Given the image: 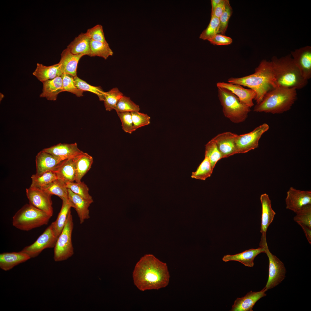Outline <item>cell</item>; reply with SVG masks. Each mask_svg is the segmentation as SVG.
<instances>
[{"label": "cell", "instance_id": "cell-7", "mask_svg": "<svg viewBox=\"0 0 311 311\" xmlns=\"http://www.w3.org/2000/svg\"><path fill=\"white\" fill-rule=\"evenodd\" d=\"M73 228V222L70 211L65 226L54 248V259L55 261H65L73 255L74 249L72 241Z\"/></svg>", "mask_w": 311, "mask_h": 311}, {"label": "cell", "instance_id": "cell-32", "mask_svg": "<svg viewBox=\"0 0 311 311\" xmlns=\"http://www.w3.org/2000/svg\"><path fill=\"white\" fill-rule=\"evenodd\" d=\"M213 169L209 159L205 157L203 161L195 172H192L191 178L196 179L205 180L211 177Z\"/></svg>", "mask_w": 311, "mask_h": 311}, {"label": "cell", "instance_id": "cell-34", "mask_svg": "<svg viewBox=\"0 0 311 311\" xmlns=\"http://www.w3.org/2000/svg\"><path fill=\"white\" fill-rule=\"evenodd\" d=\"M73 79L75 84L78 89L84 91L93 93L98 96L100 100L104 101L105 92L100 86H91L77 76L73 77Z\"/></svg>", "mask_w": 311, "mask_h": 311}, {"label": "cell", "instance_id": "cell-43", "mask_svg": "<svg viewBox=\"0 0 311 311\" xmlns=\"http://www.w3.org/2000/svg\"><path fill=\"white\" fill-rule=\"evenodd\" d=\"M134 131L150 124V117L147 114L139 111L131 112Z\"/></svg>", "mask_w": 311, "mask_h": 311}, {"label": "cell", "instance_id": "cell-19", "mask_svg": "<svg viewBox=\"0 0 311 311\" xmlns=\"http://www.w3.org/2000/svg\"><path fill=\"white\" fill-rule=\"evenodd\" d=\"M43 151L50 153L62 160L73 158L83 151L78 148L76 143L71 144L60 143Z\"/></svg>", "mask_w": 311, "mask_h": 311}, {"label": "cell", "instance_id": "cell-8", "mask_svg": "<svg viewBox=\"0 0 311 311\" xmlns=\"http://www.w3.org/2000/svg\"><path fill=\"white\" fill-rule=\"evenodd\" d=\"M264 248L269 259L268 279L265 287L267 291L280 284L285 278L286 270L283 263L270 251L267 244Z\"/></svg>", "mask_w": 311, "mask_h": 311}, {"label": "cell", "instance_id": "cell-42", "mask_svg": "<svg viewBox=\"0 0 311 311\" xmlns=\"http://www.w3.org/2000/svg\"><path fill=\"white\" fill-rule=\"evenodd\" d=\"M232 13V8L230 4L229 1L227 0L225 9L219 18V25L218 34L224 35Z\"/></svg>", "mask_w": 311, "mask_h": 311}, {"label": "cell", "instance_id": "cell-12", "mask_svg": "<svg viewBox=\"0 0 311 311\" xmlns=\"http://www.w3.org/2000/svg\"><path fill=\"white\" fill-rule=\"evenodd\" d=\"M285 200L286 208L296 213L304 206L311 204V191L291 187L287 192Z\"/></svg>", "mask_w": 311, "mask_h": 311}, {"label": "cell", "instance_id": "cell-22", "mask_svg": "<svg viewBox=\"0 0 311 311\" xmlns=\"http://www.w3.org/2000/svg\"><path fill=\"white\" fill-rule=\"evenodd\" d=\"M262 253H265L264 248L259 247L257 249H251L235 255H226L222 259L225 262L236 261L240 262L246 266L253 267L254 266L255 258Z\"/></svg>", "mask_w": 311, "mask_h": 311}, {"label": "cell", "instance_id": "cell-27", "mask_svg": "<svg viewBox=\"0 0 311 311\" xmlns=\"http://www.w3.org/2000/svg\"><path fill=\"white\" fill-rule=\"evenodd\" d=\"M91 39L87 33H81L68 45V48L74 54H82L90 56Z\"/></svg>", "mask_w": 311, "mask_h": 311}, {"label": "cell", "instance_id": "cell-38", "mask_svg": "<svg viewBox=\"0 0 311 311\" xmlns=\"http://www.w3.org/2000/svg\"><path fill=\"white\" fill-rule=\"evenodd\" d=\"M63 92L71 93L77 97L83 96V91L78 89L76 86L74 81L73 77L67 73H63L61 76Z\"/></svg>", "mask_w": 311, "mask_h": 311}, {"label": "cell", "instance_id": "cell-13", "mask_svg": "<svg viewBox=\"0 0 311 311\" xmlns=\"http://www.w3.org/2000/svg\"><path fill=\"white\" fill-rule=\"evenodd\" d=\"M260 200L262 206V215L260 232L261 234L259 244L261 247L267 244L266 238V232L268 227L272 222L276 213L272 207L271 200L269 196L266 194H261Z\"/></svg>", "mask_w": 311, "mask_h": 311}, {"label": "cell", "instance_id": "cell-36", "mask_svg": "<svg viewBox=\"0 0 311 311\" xmlns=\"http://www.w3.org/2000/svg\"><path fill=\"white\" fill-rule=\"evenodd\" d=\"M205 157L209 159L213 169L218 161L222 158L216 144L212 139L205 145Z\"/></svg>", "mask_w": 311, "mask_h": 311}, {"label": "cell", "instance_id": "cell-49", "mask_svg": "<svg viewBox=\"0 0 311 311\" xmlns=\"http://www.w3.org/2000/svg\"><path fill=\"white\" fill-rule=\"evenodd\" d=\"M223 0H211V3L212 6L211 13L212 14L214 12L215 9L217 6Z\"/></svg>", "mask_w": 311, "mask_h": 311}, {"label": "cell", "instance_id": "cell-35", "mask_svg": "<svg viewBox=\"0 0 311 311\" xmlns=\"http://www.w3.org/2000/svg\"><path fill=\"white\" fill-rule=\"evenodd\" d=\"M123 96V94L117 88L105 92L103 101L106 110L110 111L114 109L117 103Z\"/></svg>", "mask_w": 311, "mask_h": 311}, {"label": "cell", "instance_id": "cell-6", "mask_svg": "<svg viewBox=\"0 0 311 311\" xmlns=\"http://www.w3.org/2000/svg\"><path fill=\"white\" fill-rule=\"evenodd\" d=\"M217 88L218 96L224 115L235 123L244 121L251 111L250 107L229 90Z\"/></svg>", "mask_w": 311, "mask_h": 311}, {"label": "cell", "instance_id": "cell-17", "mask_svg": "<svg viewBox=\"0 0 311 311\" xmlns=\"http://www.w3.org/2000/svg\"><path fill=\"white\" fill-rule=\"evenodd\" d=\"M264 287L259 291H251L241 298H238L232 306L231 311H252L253 307L261 298L266 295Z\"/></svg>", "mask_w": 311, "mask_h": 311}, {"label": "cell", "instance_id": "cell-11", "mask_svg": "<svg viewBox=\"0 0 311 311\" xmlns=\"http://www.w3.org/2000/svg\"><path fill=\"white\" fill-rule=\"evenodd\" d=\"M29 203L51 216L53 214L52 195L41 189L30 187L26 189Z\"/></svg>", "mask_w": 311, "mask_h": 311}, {"label": "cell", "instance_id": "cell-5", "mask_svg": "<svg viewBox=\"0 0 311 311\" xmlns=\"http://www.w3.org/2000/svg\"><path fill=\"white\" fill-rule=\"evenodd\" d=\"M52 217L29 203L24 205L12 218V225L20 230L29 231L48 224Z\"/></svg>", "mask_w": 311, "mask_h": 311}, {"label": "cell", "instance_id": "cell-4", "mask_svg": "<svg viewBox=\"0 0 311 311\" xmlns=\"http://www.w3.org/2000/svg\"><path fill=\"white\" fill-rule=\"evenodd\" d=\"M296 89L279 87L273 88L255 106L256 112L280 114L289 110L297 98Z\"/></svg>", "mask_w": 311, "mask_h": 311}, {"label": "cell", "instance_id": "cell-47", "mask_svg": "<svg viewBox=\"0 0 311 311\" xmlns=\"http://www.w3.org/2000/svg\"><path fill=\"white\" fill-rule=\"evenodd\" d=\"M227 0H223L217 6L213 12L211 14V17L214 16L219 18L224 11Z\"/></svg>", "mask_w": 311, "mask_h": 311}, {"label": "cell", "instance_id": "cell-40", "mask_svg": "<svg viewBox=\"0 0 311 311\" xmlns=\"http://www.w3.org/2000/svg\"><path fill=\"white\" fill-rule=\"evenodd\" d=\"M219 25V18L212 16L210 23L207 27L200 34V38L204 40H208L217 34L218 32Z\"/></svg>", "mask_w": 311, "mask_h": 311}, {"label": "cell", "instance_id": "cell-23", "mask_svg": "<svg viewBox=\"0 0 311 311\" xmlns=\"http://www.w3.org/2000/svg\"><path fill=\"white\" fill-rule=\"evenodd\" d=\"M30 259L28 255L21 251L3 253L0 254V268L3 270L8 271Z\"/></svg>", "mask_w": 311, "mask_h": 311}, {"label": "cell", "instance_id": "cell-29", "mask_svg": "<svg viewBox=\"0 0 311 311\" xmlns=\"http://www.w3.org/2000/svg\"><path fill=\"white\" fill-rule=\"evenodd\" d=\"M62 200V206L57 217L56 221L51 224L58 237L65 226L71 208L73 207V203L69 199H64Z\"/></svg>", "mask_w": 311, "mask_h": 311}, {"label": "cell", "instance_id": "cell-44", "mask_svg": "<svg viewBox=\"0 0 311 311\" xmlns=\"http://www.w3.org/2000/svg\"><path fill=\"white\" fill-rule=\"evenodd\" d=\"M122 123V129L125 132L131 134L134 131L130 112H117Z\"/></svg>", "mask_w": 311, "mask_h": 311}, {"label": "cell", "instance_id": "cell-24", "mask_svg": "<svg viewBox=\"0 0 311 311\" xmlns=\"http://www.w3.org/2000/svg\"><path fill=\"white\" fill-rule=\"evenodd\" d=\"M75 170V181H81L82 177L91 168L93 160L92 156L83 151L73 158Z\"/></svg>", "mask_w": 311, "mask_h": 311}, {"label": "cell", "instance_id": "cell-21", "mask_svg": "<svg viewBox=\"0 0 311 311\" xmlns=\"http://www.w3.org/2000/svg\"><path fill=\"white\" fill-rule=\"evenodd\" d=\"M68 199L73 204V208L76 210L78 216L80 224L90 217L88 209L93 201L89 200L74 193L68 189Z\"/></svg>", "mask_w": 311, "mask_h": 311}, {"label": "cell", "instance_id": "cell-20", "mask_svg": "<svg viewBox=\"0 0 311 311\" xmlns=\"http://www.w3.org/2000/svg\"><path fill=\"white\" fill-rule=\"evenodd\" d=\"M83 54H74L67 48L63 50L61 54L60 64L63 73L70 74L73 77L77 76L78 64Z\"/></svg>", "mask_w": 311, "mask_h": 311}, {"label": "cell", "instance_id": "cell-2", "mask_svg": "<svg viewBox=\"0 0 311 311\" xmlns=\"http://www.w3.org/2000/svg\"><path fill=\"white\" fill-rule=\"evenodd\" d=\"M228 83L247 87L254 90L256 95L255 100L260 103L269 91L275 88L271 61L263 60L255 69L254 73L240 77H230Z\"/></svg>", "mask_w": 311, "mask_h": 311}, {"label": "cell", "instance_id": "cell-45", "mask_svg": "<svg viewBox=\"0 0 311 311\" xmlns=\"http://www.w3.org/2000/svg\"><path fill=\"white\" fill-rule=\"evenodd\" d=\"M86 33L92 40L107 43L105 37L103 27L101 24L96 25L93 27L88 29Z\"/></svg>", "mask_w": 311, "mask_h": 311}, {"label": "cell", "instance_id": "cell-3", "mask_svg": "<svg viewBox=\"0 0 311 311\" xmlns=\"http://www.w3.org/2000/svg\"><path fill=\"white\" fill-rule=\"evenodd\" d=\"M271 60L276 88L281 87L298 90L307 85L308 80L301 75L291 54L279 58L274 56Z\"/></svg>", "mask_w": 311, "mask_h": 311}, {"label": "cell", "instance_id": "cell-15", "mask_svg": "<svg viewBox=\"0 0 311 311\" xmlns=\"http://www.w3.org/2000/svg\"><path fill=\"white\" fill-rule=\"evenodd\" d=\"M237 135L227 132L219 134L212 139L216 144L222 158L238 153L235 143Z\"/></svg>", "mask_w": 311, "mask_h": 311}, {"label": "cell", "instance_id": "cell-48", "mask_svg": "<svg viewBox=\"0 0 311 311\" xmlns=\"http://www.w3.org/2000/svg\"><path fill=\"white\" fill-rule=\"evenodd\" d=\"M302 228L310 244H311V227L302 223H298Z\"/></svg>", "mask_w": 311, "mask_h": 311}, {"label": "cell", "instance_id": "cell-31", "mask_svg": "<svg viewBox=\"0 0 311 311\" xmlns=\"http://www.w3.org/2000/svg\"><path fill=\"white\" fill-rule=\"evenodd\" d=\"M90 56H98L107 59L110 56L113 55V52L108 43L94 41L91 39L90 41Z\"/></svg>", "mask_w": 311, "mask_h": 311}, {"label": "cell", "instance_id": "cell-39", "mask_svg": "<svg viewBox=\"0 0 311 311\" xmlns=\"http://www.w3.org/2000/svg\"><path fill=\"white\" fill-rule=\"evenodd\" d=\"M114 109L117 112L139 111V106L131 100L129 97L123 96L117 103Z\"/></svg>", "mask_w": 311, "mask_h": 311}, {"label": "cell", "instance_id": "cell-1", "mask_svg": "<svg viewBox=\"0 0 311 311\" xmlns=\"http://www.w3.org/2000/svg\"><path fill=\"white\" fill-rule=\"evenodd\" d=\"M132 276L134 285L142 291L165 287L170 278L166 264L151 254L145 255L140 259Z\"/></svg>", "mask_w": 311, "mask_h": 311}, {"label": "cell", "instance_id": "cell-18", "mask_svg": "<svg viewBox=\"0 0 311 311\" xmlns=\"http://www.w3.org/2000/svg\"><path fill=\"white\" fill-rule=\"evenodd\" d=\"M217 87L226 89L236 95L240 100L250 107L254 105L253 100L256 95L255 92L251 89L245 88L242 86L236 84L223 82H218Z\"/></svg>", "mask_w": 311, "mask_h": 311}, {"label": "cell", "instance_id": "cell-46", "mask_svg": "<svg viewBox=\"0 0 311 311\" xmlns=\"http://www.w3.org/2000/svg\"><path fill=\"white\" fill-rule=\"evenodd\" d=\"M208 40L214 45H228L232 42L231 37L221 34H217Z\"/></svg>", "mask_w": 311, "mask_h": 311}, {"label": "cell", "instance_id": "cell-16", "mask_svg": "<svg viewBox=\"0 0 311 311\" xmlns=\"http://www.w3.org/2000/svg\"><path fill=\"white\" fill-rule=\"evenodd\" d=\"M63 160L41 150L35 158L37 176L51 171L54 170Z\"/></svg>", "mask_w": 311, "mask_h": 311}, {"label": "cell", "instance_id": "cell-28", "mask_svg": "<svg viewBox=\"0 0 311 311\" xmlns=\"http://www.w3.org/2000/svg\"><path fill=\"white\" fill-rule=\"evenodd\" d=\"M54 171L58 178L65 183L75 181V170L73 158L62 161Z\"/></svg>", "mask_w": 311, "mask_h": 311}, {"label": "cell", "instance_id": "cell-25", "mask_svg": "<svg viewBox=\"0 0 311 311\" xmlns=\"http://www.w3.org/2000/svg\"><path fill=\"white\" fill-rule=\"evenodd\" d=\"M43 88L40 97L51 101L56 100L58 94L63 92L61 76L42 82Z\"/></svg>", "mask_w": 311, "mask_h": 311}, {"label": "cell", "instance_id": "cell-26", "mask_svg": "<svg viewBox=\"0 0 311 311\" xmlns=\"http://www.w3.org/2000/svg\"><path fill=\"white\" fill-rule=\"evenodd\" d=\"M63 73L58 63L50 66L37 63L33 74L42 82L61 76Z\"/></svg>", "mask_w": 311, "mask_h": 311}, {"label": "cell", "instance_id": "cell-37", "mask_svg": "<svg viewBox=\"0 0 311 311\" xmlns=\"http://www.w3.org/2000/svg\"><path fill=\"white\" fill-rule=\"evenodd\" d=\"M67 189L71 190L74 193L81 196L86 200L93 201L92 198L89 193V189L83 182H66Z\"/></svg>", "mask_w": 311, "mask_h": 311}, {"label": "cell", "instance_id": "cell-41", "mask_svg": "<svg viewBox=\"0 0 311 311\" xmlns=\"http://www.w3.org/2000/svg\"><path fill=\"white\" fill-rule=\"evenodd\" d=\"M293 220L311 227V204L306 205L296 213Z\"/></svg>", "mask_w": 311, "mask_h": 311}, {"label": "cell", "instance_id": "cell-14", "mask_svg": "<svg viewBox=\"0 0 311 311\" xmlns=\"http://www.w3.org/2000/svg\"><path fill=\"white\" fill-rule=\"evenodd\" d=\"M294 62L301 75L306 79L311 78V47L300 48L291 52Z\"/></svg>", "mask_w": 311, "mask_h": 311}, {"label": "cell", "instance_id": "cell-10", "mask_svg": "<svg viewBox=\"0 0 311 311\" xmlns=\"http://www.w3.org/2000/svg\"><path fill=\"white\" fill-rule=\"evenodd\" d=\"M58 238L51 224L35 242L24 247L21 251L28 255L31 258H35L44 249L54 248Z\"/></svg>", "mask_w": 311, "mask_h": 311}, {"label": "cell", "instance_id": "cell-33", "mask_svg": "<svg viewBox=\"0 0 311 311\" xmlns=\"http://www.w3.org/2000/svg\"><path fill=\"white\" fill-rule=\"evenodd\" d=\"M58 178L54 171L46 172L38 176L34 174L31 177L32 183L30 187L41 188Z\"/></svg>", "mask_w": 311, "mask_h": 311}, {"label": "cell", "instance_id": "cell-30", "mask_svg": "<svg viewBox=\"0 0 311 311\" xmlns=\"http://www.w3.org/2000/svg\"><path fill=\"white\" fill-rule=\"evenodd\" d=\"M51 195H56L62 200L68 199V189L66 183L58 178L41 188Z\"/></svg>", "mask_w": 311, "mask_h": 311}, {"label": "cell", "instance_id": "cell-9", "mask_svg": "<svg viewBox=\"0 0 311 311\" xmlns=\"http://www.w3.org/2000/svg\"><path fill=\"white\" fill-rule=\"evenodd\" d=\"M269 129V125L264 123L249 133L238 135L235 141L238 153H246L257 148L260 138Z\"/></svg>", "mask_w": 311, "mask_h": 311}]
</instances>
